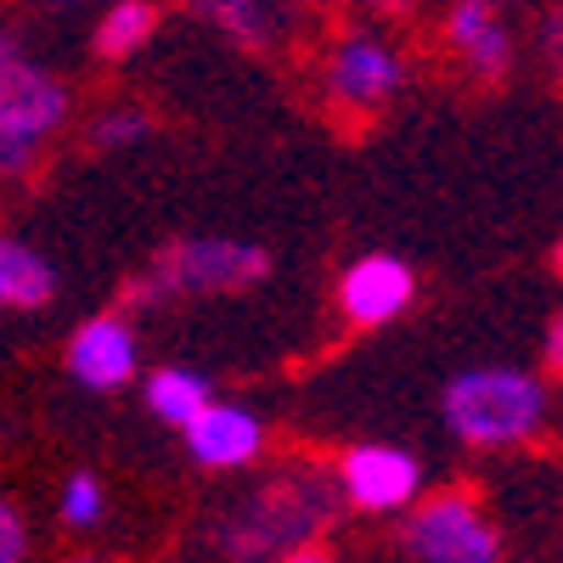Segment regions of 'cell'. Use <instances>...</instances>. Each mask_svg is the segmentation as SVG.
I'll return each mask as SVG.
<instances>
[{"instance_id":"6da1fadb","label":"cell","mask_w":563,"mask_h":563,"mask_svg":"<svg viewBox=\"0 0 563 563\" xmlns=\"http://www.w3.org/2000/svg\"><path fill=\"white\" fill-rule=\"evenodd\" d=\"M339 507V474H327L316 462H288L225 512L220 547L238 563H276L282 552L310 547L321 530H333Z\"/></svg>"},{"instance_id":"7a4b0ae2","label":"cell","mask_w":563,"mask_h":563,"mask_svg":"<svg viewBox=\"0 0 563 563\" xmlns=\"http://www.w3.org/2000/svg\"><path fill=\"white\" fill-rule=\"evenodd\" d=\"M445 429L462 445H479V451H501V445H525L547 429V411L552 395L536 372L519 366H474V372H456L445 384Z\"/></svg>"},{"instance_id":"3957f363","label":"cell","mask_w":563,"mask_h":563,"mask_svg":"<svg viewBox=\"0 0 563 563\" xmlns=\"http://www.w3.org/2000/svg\"><path fill=\"white\" fill-rule=\"evenodd\" d=\"M271 276V254L243 238H180L158 249L147 271L130 276L124 305L130 310H164L175 299H220V294H243L254 282Z\"/></svg>"},{"instance_id":"277c9868","label":"cell","mask_w":563,"mask_h":563,"mask_svg":"<svg viewBox=\"0 0 563 563\" xmlns=\"http://www.w3.org/2000/svg\"><path fill=\"white\" fill-rule=\"evenodd\" d=\"M68 113H74L68 79L34 63L23 40L0 29V175L7 180L34 175L40 153L52 147V135H63Z\"/></svg>"},{"instance_id":"5b68a950","label":"cell","mask_w":563,"mask_h":563,"mask_svg":"<svg viewBox=\"0 0 563 563\" xmlns=\"http://www.w3.org/2000/svg\"><path fill=\"white\" fill-rule=\"evenodd\" d=\"M406 90V57L395 40L378 29H344L321 57V97L344 119H372L384 113Z\"/></svg>"},{"instance_id":"8992f818","label":"cell","mask_w":563,"mask_h":563,"mask_svg":"<svg viewBox=\"0 0 563 563\" xmlns=\"http://www.w3.org/2000/svg\"><path fill=\"white\" fill-rule=\"evenodd\" d=\"M400 547L411 563H501L496 525L479 512V501L467 490L445 496H417L406 507Z\"/></svg>"},{"instance_id":"52a82bcc","label":"cell","mask_w":563,"mask_h":563,"mask_svg":"<svg viewBox=\"0 0 563 563\" xmlns=\"http://www.w3.org/2000/svg\"><path fill=\"white\" fill-rule=\"evenodd\" d=\"M339 496L355 512H406L422 496V467L400 445H350L339 456Z\"/></svg>"},{"instance_id":"ba28073f","label":"cell","mask_w":563,"mask_h":563,"mask_svg":"<svg viewBox=\"0 0 563 563\" xmlns=\"http://www.w3.org/2000/svg\"><path fill=\"white\" fill-rule=\"evenodd\" d=\"M417 299V271L395 254H361L339 276V310L350 327H389Z\"/></svg>"},{"instance_id":"9c48e42d","label":"cell","mask_w":563,"mask_h":563,"mask_svg":"<svg viewBox=\"0 0 563 563\" xmlns=\"http://www.w3.org/2000/svg\"><path fill=\"white\" fill-rule=\"evenodd\" d=\"M445 40L456 63L479 85H501L512 74V23L507 0H451L445 12Z\"/></svg>"},{"instance_id":"30bf717a","label":"cell","mask_w":563,"mask_h":563,"mask_svg":"<svg viewBox=\"0 0 563 563\" xmlns=\"http://www.w3.org/2000/svg\"><path fill=\"white\" fill-rule=\"evenodd\" d=\"M135 361H141V339H135V327L124 321V310L90 316L68 339V372H74L79 389H97V395L124 389L135 378Z\"/></svg>"},{"instance_id":"8fae6325","label":"cell","mask_w":563,"mask_h":563,"mask_svg":"<svg viewBox=\"0 0 563 563\" xmlns=\"http://www.w3.org/2000/svg\"><path fill=\"white\" fill-rule=\"evenodd\" d=\"M186 451H192L198 467H214V474H231V467H249L265 451V422L238 406V400H209L192 422H186Z\"/></svg>"},{"instance_id":"7c38bea8","label":"cell","mask_w":563,"mask_h":563,"mask_svg":"<svg viewBox=\"0 0 563 563\" xmlns=\"http://www.w3.org/2000/svg\"><path fill=\"white\" fill-rule=\"evenodd\" d=\"M186 12L243 52H276L294 29V0H186Z\"/></svg>"},{"instance_id":"4fadbf2b","label":"cell","mask_w":563,"mask_h":563,"mask_svg":"<svg viewBox=\"0 0 563 563\" xmlns=\"http://www.w3.org/2000/svg\"><path fill=\"white\" fill-rule=\"evenodd\" d=\"M52 299H57L52 260L0 231V310H45Z\"/></svg>"},{"instance_id":"5bb4252c","label":"cell","mask_w":563,"mask_h":563,"mask_svg":"<svg viewBox=\"0 0 563 563\" xmlns=\"http://www.w3.org/2000/svg\"><path fill=\"white\" fill-rule=\"evenodd\" d=\"M141 400H147V411L158 417V422H169V429H186L209 400H214V389H209V378L203 372H192V366H158L153 378H147V389H141Z\"/></svg>"},{"instance_id":"9a60e30c","label":"cell","mask_w":563,"mask_h":563,"mask_svg":"<svg viewBox=\"0 0 563 563\" xmlns=\"http://www.w3.org/2000/svg\"><path fill=\"white\" fill-rule=\"evenodd\" d=\"M158 29V0H108V12L97 18V57L130 63Z\"/></svg>"},{"instance_id":"2e32d148","label":"cell","mask_w":563,"mask_h":563,"mask_svg":"<svg viewBox=\"0 0 563 563\" xmlns=\"http://www.w3.org/2000/svg\"><path fill=\"white\" fill-rule=\"evenodd\" d=\"M153 135V113L147 108H108L97 124H90V147L97 153H124V147H135V141H147Z\"/></svg>"},{"instance_id":"e0dca14e","label":"cell","mask_w":563,"mask_h":563,"mask_svg":"<svg viewBox=\"0 0 563 563\" xmlns=\"http://www.w3.org/2000/svg\"><path fill=\"white\" fill-rule=\"evenodd\" d=\"M57 512H63V525H68V530H90V525H102V512H108L102 479H97V474H74V479L63 485Z\"/></svg>"},{"instance_id":"ac0fdd59","label":"cell","mask_w":563,"mask_h":563,"mask_svg":"<svg viewBox=\"0 0 563 563\" xmlns=\"http://www.w3.org/2000/svg\"><path fill=\"white\" fill-rule=\"evenodd\" d=\"M29 558V525H23V512L0 496V563H23Z\"/></svg>"},{"instance_id":"d6986e66","label":"cell","mask_w":563,"mask_h":563,"mask_svg":"<svg viewBox=\"0 0 563 563\" xmlns=\"http://www.w3.org/2000/svg\"><path fill=\"white\" fill-rule=\"evenodd\" d=\"M344 7H355L361 18H406L417 12V0H344Z\"/></svg>"},{"instance_id":"ffe728a7","label":"cell","mask_w":563,"mask_h":563,"mask_svg":"<svg viewBox=\"0 0 563 563\" xmlns=\"http://www.w3.org/2000/svg\"><path fill=\"white\" fill-rule=\"evenodd\" d=\"M547 57H552V68H558V79H563V0L547 12Z\"/></svg>"},{"instance_id":"44dd1931","label":"cell","mask_w":563,"mask_h":563,"mask_svg":"<svg viewBox=\"0 0 563 563\" xmlns=\"http://www.w3.org/2000/svg\"><path fill=\"white\" fill-rule=\"evenodd\" d=\"M547 372H552V378H563V310L547 327Z\"/></svg>"},{"instance_id":"7402d4cb","label":"cell","mask_w":563,"mask_h":563,"mask_svg":"<svg viewBox=\"0 0 563 563\" xmlns=\"http://www.w3.org/2000/svg\"><path fill=\"white\" fill-rule=\"evenodd\" d=\"M276 563H333V558H327L321 547H294V552H282Z\"/></svg>"},{"instance_id":"603a6c76","label":"cell","mask_w":563,"mask_h":563,"mask_svg":"<svg viewBox=\"0 0 563 563\" xmlns=\"http://www.w3.org/2000/svg\"><path fill=\"white\" fill-rule=\"evenodd\" d=\"M45 7H85V0H45Z\"/></svg>"},{"instance_id":"cb8c5ba5","label":"cell","mask_w":563,"mask_h":563,"mask_svg":"<svg viewBox=\"0 0 563 563\" xmlns=\"http://www.w3.org/2000/svg\"><path fill=\"white\" fill-rule=\"evenodd\" d=\"M552 265H558V276H563V243H558V254H552Z\"/></svg>"},{"instance_id":"d4e9b609","label":"cell","mask_w":563,"mask_h":563,"mask_svg":"<svg viewBox=\"0 0 563 563\" xmlns=\"http://www.w3.org/2000/svg\"><path fill=\"white\" fill-rule=\"evenodd\" d=\"M68 563H108V558H68Z\"/></svg>"}]
</instances>
